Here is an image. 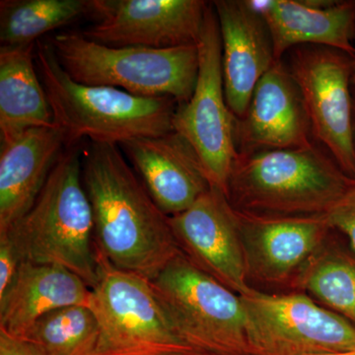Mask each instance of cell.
Wrapping results in <instances>:
<instances>
[{"label": "cell", "instance_id": "cell-6", "mask_svg": "<svg viewBox=\"0 0 355 355\" xmlns=\"http://www.w3.org/2000/svg\"><path fill=\"white\" fill-rule=\"evenodd\" d=\"M177 336L193 352L250 355L239 294L180 253L150 280Z\"/></svg>", "mask_w": 355, "mask_h": 355}, {"label": "cell", "instance_id": "cell-17", "mask_svg": "<svg viewBox=\"0 0 355 355\" xmlns=\"http://www.w3.org/2000/svg\"><path fill=\"white\" fill-rule=\"evenodd\" d=\"M265 21L275 62L301 46L343 51L355 60V2L331 0H249Z\"/></svg>", "mask_w": 355, "mask_h": 355}, {"label": "cell", "instance_id": "cell-30", "mask_svg": "<svg viewBox=\"0 0 355 355\" xmlns=\"http://www.w3.org/2000/svg\"><path fill=\"white\" fill-rule=\"evenodd\" d=\"M335 355H355V350H354V352H347V354H335Z\"/></svg>", "mask_w": 355, "mask_h": 355}, {"label": "cell", "instance_id": "cell-21", "mask_svg": "<svg viewBox=\"0 0 355 355\" xmlns=\"http://www.w3.org/2000/svg\"><path fill=\"white\" fill-rule=\"evenodd\" d=\"M87 13L92 14V0H2L0 43L11 48L31 46Z\"/></svg>", "mask_w": 355, "mask_h": 355}, {"label": "cell", "instance_id": "cell-23", "mask_svg": "<svg viewBox=\"0 0 355 355\" xmlns=\"http://www.w3.org/2000/svg\"><path fill=\"white\" fill-rule=\"evenodd\" d=\"M298 284L311 298L355 327V256L327 248L309 261Z\"/></svg>", "mask_w": 355, "mask_h": 355}, {"label": "cell", "instance_id": "cell-20", "mask_svg": "<svg viewBox=\"0 0 355 355\" xmlns=\"http://www.w3.org/2000/svg\"><path fill=\"white\" fill-rule=\"evenodd\" d=\"M37 44L0 48V139L10 144L30 128L53 127V113L35 67Z\"/></svg>", "mask_w": 355, "mask_h": 355}, {"label": "cell", "instance_id": "cell-16", "mask_svg": "<svg viewBox=\"0 0 355 355\" xmlns=\"http://www.w3.org/2000/svg\"><path fill=\"white\" fill-rule=\"evenodd\" d=\"M120 146L166 216L188 209L210 189L195 149L175 130L130 140Z\"/></svg>", "mask_w": 355, "mask_h": 355}, {"label": "cell", "instance_id": "cell-9", "mask_svg": "<svg viewBox=\"0 0 355 355\" xmlns=\"http://www.w3.org/2000/svg\"><path fill=\"white\" fill-rule=\"evenodd\" d=\"M250 355H335L355 350V327L302 293L240 295Z\"/></svg>", "mask_w": 355, "mask_h": 355}, {"label": "cell", "instance_id": "cell-27", "mask_svg": "<svg viewBox=\"0 0 355 355\" xmlns=\"http://www.w3.org/2000/svg\"><path fill=\"white\" fill-rule=\"evenodd\" d=\"M352 100H354V146H355V83L352 84Z\"/></svg>", "mask_w": 355, "mask_h": 355}, {"label": "cell", "instance_id": "cell-26", "mask_svg": "<svg viewBox=\"0 0 355 355\" xmlns=\"http://www.w3.org/2000/svg\"><path fill=\"white\" fill-rule=\"evenodd\" d=\"M0 355H38L34 349L19 338L0 331Z\"/></svg>", "mask_w": 355, "mask_h": 355}, {"label": "cell", "instance_id": "cell-7", "mask_svg": "<svg viewBox=\"0 0 355 355\" xmlns=\"http://www.w3.org/2000/svg\"><path fill=\"white\" fill-rule=\"evenodd\" d=\"M99 279L91 309L99 324L94 355H181L193 352L177 336L150 280L114 268L98 253Z\"/></svg>", "mask_w": 355, "mask_h": 355}, {"label": "cell", "instance_id": "cell-29", "mask_svg": "<svg viewBox=\"0 0 355 355\" xmlns=\"http://www.w3.org/2000/svg\"><path fill=\"white\" fill-rule=\"evenodd\" d=\"M181 355H207V354H198V352H190V354H184Z\"/></svg>", "mask_w": 355, "mask_h": 355}, {"label": "cell", "instance_id": "cell-22", "mask_svg": "<svg viewBox=\"0 0 355 355\" xmlns=\"http://www.w3.org/2000/svg\"><path fill=\"white\" fill-rule=\"evenodd\" d=\"M19 340L38 355H94L99 324L90 306H67L39 318Z\"/></svg>", "mask_w": 355, "mask_h": 355}, {"label": "cell", "instance_id": "cell-19", "mask_svg": "<svg viewBox=\"0 0 355 355\" xmlns=\"http://www.w3.org/2000/svg\"><path fill=\"white\" fill-rule=\"evenodd\" d=\"M92 289L62 266L23 261L15 279L0 297V331L22 338L51 311L90 304Z\"/></svg>", "mask_w": 355, "mask_h": 355}, {"label": "cell", "instance_id": "cell-2", "mask_svg": "<svg viewBox=\"0 0 355 355\" xmlns=\"http://www.w3.org/2000/svg\"><path fill=\"white\" fill-rule=\"evenodd\" d=\"M35 58L53 113L67 146L87 137L91 142L121 146L173 130L178 103L169 97L135 96L108 86L74 81L58 62L51 43H37Z\"/></svg>", "mask_w": 355, "mask_h": 355}, {"label": "cell", "instance_id": "cell-14", "mask_svg": "<svg viewBox=\"0 0 355 355\" xmlns=\"http://www.w3.org/2000/svg\"><path fill=\"white\" fill-rule=\"evenodd\" d=\"M226 102L235 120L246 114L259 81L275 62L265 21L249 0L214 1Z\"/></svg>", "mask_w": 355, "mask_h": 355}, {"label": "cell", "instance_id": "cell-11", "mask_svg": "<svg viewBox=\"0 0 355 355\" xmlns=\"http://www.w3.org/2000/svg\"><path fill=\"white\" fill-rule=\"evenodd\" d=\"M207 6L200 0H92L98 22L81 34L109 46L198 44Z\"/></svg>", "mask_w": 355, "mask_h": 355}, {"label": "cell", "instance_id": "cell-12", "mask_svg": "<svg viewBox=\"0 0 355 355\" xmlns=\"http://www.w3.org/2000/svg\"><path fill=\"white\" fill-rule=\"evenodd\" d=\"M169 222L180 252L191 263L239 295L252 288L239 217L225 193L210 187Z\"/></svg>", "mask_w": 355, "mask_h": 355}, {"label": "cell", "instance_id": "cell-8", "mask_svg": "<svg viewBox=\"0 0 355 355\" xmlns=\"http://www.w3.org/2000/svg\"><path fill=\"white\" fill-rule=\"evenodd\" d=\"M198 50L195 90L189 101L177 105L173 130L195 149L210 187L227 197L229 177L238 154L236 120L224 93L220 32L212 4L205 12Z\"/></svg>", "mask_w": 355, "mask_h": 355}, {"label": "cell", "instance_id": "cell-3", "mask_svg": "<svg viewBox=\"0 0 355 355\" xmlns=\"http://www.w3.org/2000/svg\"><path fill=\"white\" fill-rule=\"evenodd\" d=\"M354 181L314 144L238 153L227 198L235 209L259 216H322Z\"/></svg>", "mask_w": 355, "mask_h": 355}, {"label": "cell", "instance_id": "cell-25", "mask_svg": "<svg viewBox=\"0 0 355 355\" xmlns=\"http://www.w3.org/2000/svg\"><path fill=\"white\" fill-rule=\"evenodd\" d=\"M23 261L7 233H0V297L15 279Z\"/></svg>", "mask_w": 355, "mask_h": 355}, {"label": "cell", "instance_id": "cell-15", "mask_svg": "<svg viewBox=\"0 0 355 355\" xmlns=\"http://www.w3.org/2000/svg\"><path fill=\"white\" fill-rule=\"evenodd\" d=\"M302 99L288 69L275 62L254 89L245 116L235 121L238 153L312 146Z\"/></svg>", "mask_w": 355, "mask_h": 355}, {"label": "cell", "instance_id": "cell-4", "mask_svg": "<svg viewBox=\"0 0 355 355\" xmlns=\"http://www.w3.org/2000/svg\"><path fill=\"white\" fill-rule=\"evenodd\" d=\"M1 233L10 236L23 261L62 266L91 289L97 284L94 218L78 151L62 154L29 211Z\"/></svg>", "mask_w": 355, "mask_h": 355}, {"label": "cell", "instance_id": "cell-24", "mask_svg": "<svg viewBox=\"0 0 355 355\" xmlns=\"http://www.w3.org/2000/svg\"><path fill=\"white\" fill-rule=\"evenodd\" d=\"M324 217L331 229L347 237L350 252L355 256V181Z\"/></svg>", "mask_w": 355, "mask_h": 355}, {"label": "cell", "instance_id": "cell-1", "mask_svg": "<svg viewBox=\"0 0 355 355\" xmlns=\"http://www.w3.org/2000/svg\"><path fill=\"white\" fill-rule=\"evenodd\" d=\"M81 165L98 253L119 270L155 279L181 253L169 216L159 209L119 146L91 142Z\"/></svg>", "mask_w": 355, "mask_h": 355}, {"label": "cell", "instance_id": "cell-28", "mask_svg": "<svg viewBox=\"0 0 355 355\" xmlns=\"http://www.w3.org/2000/svg\"><path fill=\"white\" fill-rule=\"evenodd\" d=\"M355 83V60L354 62V69H352V84Z\"/></svg>", "mask_w": 355, "mask_h": 355}, {"label": "cell", "instance_id": "cell-10", "mask_svg": "<svg viewBox=\"0 0 355 355\" xmlns=\"http://www.w3.org/2000/svg\"><path fill=\"white\" fill-rule=\"evenodd\" d=\"M354 58L320 46L294 48L287 67L297 86L311 133L355 180L352 69Z\"/></svg>", "mask_w": 355, "mask_h": 355}, {"label": "cell", "instance_id": "cell-13", "mask_svg": "<svg viewBox=\"0 0 355 355\" xmlns=\"http://www.w3.org/2000/svg\"><path fill=\"white\" fill-rule=\"evenodd\" d=\"M237 214L248 279L263 284H279L300 275L321 251L331 230L324 216H266L240 210Z\"/></svg>", "mask_w": 355, "mask_h": 355}, {"label": "cell", "instance_id": "cell-18", "mask_svg": "<svg viewBox=\"0 0 355 355\" xmlns=\"http://www.w3.org/2000/svg\"><path fill=\"white\" fill-rule=\"evenodd\" d=\"M64 133L57 125L26 130L1 146L0 233L6 232L33 207L64 154Z\"/></svg>", "mask_w": 355, "mask_h": 355}, {"label": "cell", "instance_id": "cell-5", "mask_svg": "<svg viewBox=\"0 0 355 355\" xmlns=\"http://www.w3.org/2000/svg\"><path fill=\"white\" fill-rule=\"evenodd\" d=\"M58 62L76 83L121 89L139 97L189 101L198 73V44L169 49L109 46L81 33L51 40Z\"/></svg>", "mask_w": 355, "mask_h": 355}]
</instances>
